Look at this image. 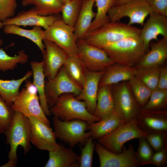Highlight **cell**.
Here are the masks:
<instances>
[{
  "mask_svg": "<svg viewBox=\"0 0 167 167\" xmlns=\"http://www.w3.org/2000/svg\"><path fill=\"white\" fill-rule=\"evenodd\" d=\"M141 29L119 21L109 22L86 35L84 40L88 44L102 49L130 37H139Z\"/></svg>",
  "mask_w": 167,
  "mask_h": 167,
  "instance_id": "cell-1",
  "label": "cell"
},
{
  "mask_svg": "<svg viewBox=\"0 0 167 167\" xmlns=\"http://www.w3.org/2000/svg\"><path fill=\"white\" fill-rule=\"evenodd\" d=\"M49 110L51 114L63 121L79 119L89 123L101 120L88 110L84 102L78 100L71 93L59 96Z\"/></svg>",
  "mask_w": 167,
  "mask_h": 167,
  "instance_id": "cell-2",
  "label": "cell"
},
{
  "mask_svg": "<svg viewBox=\"0 0 167 167\" xmlns=\"http://www.w3.org/2000/svg\"><path fill=\"white\" fill-rule=\"evenodd\" d=\"M102 49L114 63L130 66L136 65L147 52L139 37L126 38Z\"/></svg>",
  "mask_w": 167,
  "mask_h": 167,
  "instance_id": "cell-3",
  "label": "cell"
},
{
  "mask_svg": "<svg viewBox=\"0 0 167 167\" xmlns=\"http://www.w3.org/2000/svg\"><path fill=\"white\" fill-rule=\"evenodd\" d=\"M4 134L6 143L10 146L8 157L10 159L17 160V151L20 146L26 154L30 148L31 127L29 120L21 113L15 111L11 122Z\"/></svg>",
  "mask_w": 167,
  "mask_h": 167,
  "instance_id": "cell-4",
  "label": "cell"
},
{
  "mask_svg": "<svg viewBox=\"0 0 167 167\" xmlns=\"http://www.w3.org/2000/svg\"><path fill=\"white\" fill-rule=\"evenodd\" d=\"M146 133L138 126L135 118L123 123L112 131L98 139L97 142L113 152L121 153L124 144L134 139L145 137Z\"/></svg>",
  "mask_w": 167,
  "mask_h": 167,
  "instance_id": "cell-5",
  "label": "cell"
},
{
  "mask_svg": "<svg viewBox=\"0 0 167 167\" xmlns=\"http://www.w3.org/2000/svg\"><path fill=\"white\" fill-rule=\"evenodd\" d=\"M25 82V87L19 92L12 105L13 109L28 118H37L50 126L49 121L41 106L36 88L29 79Z\"/></svg>",
  "mask_w": 167,
  "mask_h": 167,
  "instance_id": "cell-6",
  "label": "cell"
},
{
  "mask_svg": "<svg viewBox=\"0 0 167 167\" xmlns=\"http://www.w3.org/2000/svg\"><path fill=\"white\" fill-rule=\"evenodd\" d=\"M53 125L56 139L67 144L71 148L86 141L91 136L90 131L86 132L88 124L84 121L74 119L63 121L54 117Z\"/></svg>",
  "mask_w": 167,
  "mask_h": 167,
  "instance_id": "cell-7",
  "label": "cell"
},
{
  "mask_svg": "<svg viewBox=\"0 0 167 167\" xmlns=\"http://www.w3.org/2000/svg\"><path fill=\"white\" fill-rule=\"evenodd\" d=\"M112 85L115 112L126 122L135 118L141 107L136 101L128 82Z\"/></svg>",
  "mask_w": 167,
  "mask_h": 167,
  "instance_id": "cell-8",
  "label": "cell"
},
{
  "mask_svg": "<svg viewBox=\"0 0 167 167\" xmlns=\"http://www.w3.org/2000/svg\"><path fill=\"white\" fill-rule=\"evenodd\" d=\"M152 12L145 0H131L111 7L108 16L111 22L118 21L124 17H127L129 19V25L138 24L143 26L146 18Z\"/></svg>",
  "mask_w": 167,
  "mask_h": 167,
  "instance_id": "cell-9",
  "label": "cell"
},
{
  "mask_svg": "<svg viewBox=\"0 0 167 167\" xmlns=\"http://www.w3.org/2000/svg\"><path fill=\"white\" fill-rule=\"evenodd\" d=\"M43 37L44 40L55 43L69 56L77 55V39L74 28L66 24L62 18L44 30Z\"/></svg>",
  "mask_w": 167,
  "mask_h": 167,
  "instance_id": "cell-10",
  "label": "cell"
},
{
  "mask_svg": "<svg viewBox=\"0 0 167 167\" xmlns=\"http://www.w3.org/2000/svg\"><path fill=\"white\" fill-rule=\"evenodd\" d=\"M77 56L88 70L105 71L114 63L104 50L88 44L84 39L77 40Z\"/></svg>",
  "mask_w": 167,
  "mask_h": 167,
  "instance_id": "cell-11",
  "label": "cell"
},
{
  "mask_svg": "<svg viewBox=\"0 0 167 167\" xmlns=\"http://www.w3.org/2000/svg\"><path fill=\"white\" fill-rule=\"evenodd\" d=\"M82 87L69 76L63 66L52 79L45 81L46 98L49 108L55 104L61 95L71 93L77 96Z\"/></svg>",
  "mask_w": 167,
  "mask_h": 167,
  "instance_id": "cell-12",
  "label": "cell"
},
{
  "mask_svg": "<svg viewBox=\"0 0 167 167\" xmlns=\"http://www.w3.org/2000/svg\"><path fill=\"white\" fill-rule=\"evenodd\" d=\"M95 150L99 158L101 167H137L139 165L135 156L134 146L130 144L127 148L124 146L122 152L116 153L111 152L98 143Z\"/></svg>",
  "mask_w": 167,
  "mask_h": 167,
  "instance_id": "cell-13",
  "label": "cell"
},
{
  "mask_svg": "<svg viewBox=\"0 0 167 167\" xmlns=\"http://www.w3.org/2000/svg\"><path fill=\"white\" fill-rule=\"evenodd\" d=\"M31 127L30 142L37 148L48 151L57 149L59 145L50 126L37 118H28Z\"/></svg>",
  "mask_w": 167,
  "mask_h": 167,
  "instance_id": "cell-14",
  "label": "cell"
},
{
  "mask_svg": "<svg viewBox=\"0 0 167 167\" xmlns=\"http://www.w3.org/2000/svg\"><path fill=\"white\" fill-rule=\"evenodd\" d=\"M45 50L43 54V69L45 77L53 79L64 66L69 56L67 54L54 43L44 40Z\"/></svg>",
  "mask_w": 167,
  "mask_h": 167,
  "instance_id": "cell-15",
  "label": "cell"
},
{
  "mask_svg": "<svg viewBox=\"0 0 167 167\" xmlns=\"http://www.w3.org/2000/svg\"><path fill=\"white\" fill-rule=\"evenodd\" d=\"M61 18L59 14L48 16L39 15L34 6L28 10L19 12L12 17L3 21L2 23L3 25L11 24L19 26H40L46 29Z\"/></svg>",
  "mask_w": 167,
  "mask_h": 167,
  "instance_id": "cell-16",
  "label": "cell"
},
{
  "mask_svg": "<svg viewBox=\"0 0 167 167\" xmlns=\"http://www.w3.org/2000/svg\"><path fill=\"white\" fill-rule=\"evenodd\" d=\"M149 16L141 29L139 36L147 52L149 50L150 41L157 40L158 36L167 38V16L153 12Z\"/></svg>",
  "mask_w": 167,
  "mask_h": 167,
  "instance_id": "cell-17",
  "label": "cell"
},
{
  "mask_svg": "<svg viewBox=\"0 0 167 167\" xmlns=\"http://www.w3.org/2000/svg\"><path fill=\"white\" fill-rule=\"evenodd\" d=\"M105 71H92L85 69L84 84L80 93L76 96L78 100L85 103L87 109L93 114L96 107L99 82Z\"/></svg>",
  "mask_w": 167,
  "mask_h": 167,
  "instance_id": "cell-18",
  "label": "cell"
},
{
  "mask_svg": "<svg viewBox=\"0 0 167 167\" xmlns=\"http://www.w3.org/2000/svg\"><path fill=\"white\" fill-rule=\"evenodd\" d=\"M139 128L148 132L167 131V110L151 111L141 109L135 118Z\"/></svg>",
  "mask_w": 167,
  "mask_h": 167,
  "instance_id": "cell-19",
  "label": "cell"
},
{
  "mask_svg": "<svg viewBox=\"0 0 167 167\" xmlns=\"http://www.w3.org/2000/svg\"><path fill=\"white\" fill-rule=\"evenodd\" d=\"M167 58V38L162 37L153 43L150 50L146 52L136 65L137 69L161 67Z\"/></svg>",
  "mask_w": 167,
  "mask_h": 167,
  "instance_id": "cell-20",
  "label": "cell"
},
{
  "mask_svg": "<svg viewBox=\"0 0 167 167\" xmlns=\"http://www.w3.org/2000/svg\"><path fill=\"white\" fill-rule=\"evenodd\" d=\"M137 69L134 66L114 63L105 71L99 84V87L112 85L128 81L135 76Z\"/></svg>",
  "mask_w": 167,
  "mask_h": 167,
  "instance_id": "cell-21",
  "label": "cell"
},
{
  "mask_svg": "<svg viewBox=\"0 0 167 167\" xmlns=\"http://www.w3.org/2000/svg\"><path fill=\"white\" fill-rule=\"evenodd\" d=\"M49 159L45 167H79V156L71 148L59 145L49 151Z\"/></svg>",
  "mask_w": 167,
  "mask_h": 167,
  "instance_id": "cell-22",
  "label": "cell"
},
{
  "mask_svg": "<svg viewBox=\"0 0 167 167\" xmlns=\"http://www.w3.org/2000/svg\"><path fill=\"white\" fill-rule=\"evenodd\" d=\"M95 0H82L80 10L74 27V32L77 40L84 39L95 17L93 11Z\"/></svg>",
  "mask_w": 167,
  "mask_h": 167,
  "instance_id": "cell-23",
  "label": "cell"
},
{
  "mask_svg": "<svg viewBox=\"0 0 167 167\" xmlns=\"http://www.w3.org/2000/svg\"><path fill=\"white\" fill-rule=\"evenodd\" d=\"M125 123L114 111L98 121L88 123V128L91 137L94 139H98L109 133Z\"/></svg>",
  "mask_w": 167,
  "mask_h": 167,
  "instance_id": "cell-24",
  "label": "cell"
},
{
  "mask_svg": "<svg viewBox=\"0 0 167 167\" xmlns=\"http://www.w3.org/2000/svg\"><path fill=\"white\" fill-rule=\"evenodd\" d=\"M114 111V103L111 85L99 87L96 108L93 115L101 119Z\"/></svg>",
  "mask_w": 167,
  "mask_h": 167,
  "instance_id": "cell-25",
  "label": "cell"
},
{
  "mask_svg": "<svg viewBox=\"0 0 167 167\" xmlns=\"http://www.w3.org/2000/svg\"><path fill=\"white\" fill-rule=\"evenodd\" d=\"M3 32L6 34L18 35L26 38L35 43L39 48L42 54L45 50L43 42V31L41 27L34 26L31 29H26L14 24L3 25Z\"/></svg>",
  "mask_w": 167,
  "mask_h": 167,
  "instance_id": "cell-26",
  "label": "cell"
},
{
  "mask_svg": "<svg viewBox=\"0 0 167 167\" xmlns=\"http://www.w3.org/2000/svg\"><path fill=\"white\" fill-rule=\"evenodd\" d=\"M30 65L32 72L33 84L36 88L42 109L46 116L51 115L45 96V76L42 61H32Z\"/></svg>",
  "mask_w": 167,
  "mask_h": 167,
  "instance_id": "cell-27",
  "label": "cell"
},
{
  "mask_svg": "<svg viewBox=\"0 0 167 167\" xmlns=\"http://www.w3.org/2000/svg\"><path fill=\"white\" fill-rule=\"evenodd\" d=\"M32 75V71H29L23 77L17 79H0V96L7 104L12 105L19 93L20 86Z\"/></svg>",
  "mask_w": 167,
  "mask_h": 167,
  "instance_id": "cell-28",
  "label": "cell"
},
{
  "mask_svg": "<svg viewBox=\"0 0 167 167\" xmlns=\"http://www.w3.org/2000/svg\"><path fill=\"white\" fill-rule=\"evenodd\" d=\"M63 66L71 78L83 87L85 82L86 68L77 55L69 56Z\"/></svg>",
  "mask_w": 167,
  "mask_h": 167,
  "instance_id": "cell-29",
  "label": "cell"
},
{
  "mask_svg": "<svg viewBox=\"0 0 167 167\" xmlns=\"http://www.w3.org/2000/svg\"><path fill=\"white\" fill-rule=\"evenodd\" d=\"M29 56L23 50L19 51L17 55H8L2 48H0V71L6 72L12 70L18 64H24L28 61Z\"/></svg>",
  "mask_w": 167,
  "mask_h": 167,
  "instance_id": "cell-30",
  "label": "cell"
},
{
  "mask_svg": "<svg viewBox=\"0 0 167 167\" xmlns=\"http://www.w3.org/2000/svg\"><path fill=\"white\" fill-rule=\"evenodd\" d=\"M128 82L136 101L142 108L148 102L152 90L135 76Z\"/></svg>",
  "mask_w": 167,
  "mask_h": 167,
  "instance_id": "cell-31",
  "label": "cell"
},
{
  "mask_svg": "<svg viewBox=\"0 0 167 167\" xmlns=\"http://www.w3.org/2000/svg\"><path fill=\"white\" fill-rule=\"evenodd\" d=\"M63 4L61 0H33L31 3L37 14L42 16L59 14Z\"/></svg>",
  "mask_w": 167,
  "mask_h": 167,
  "instance_id": "cell-32",
  "label": "cell"
},
{
  "mask_svg": "<svg viewBox=\"0 0 167 167\" xmlns=\"http://www.w3.org/2000/svg\"><path fill=\"white\" fill-rule=\"evenodd\" d=\"M112 2V0H95L97 12L88 33L110 22L108 12Z\"/></svg>",
  "mask_w": 167,
  "mask_h": 167,
  "instance_id": "cell-33",
  "label": "cell"
},
{
  "mask_svg": "<svg viewBox=\"0 0 167 167\" xmlns=\"http://www.w3.org/2000/svg\"><path fill=\"white\" fill-rule=\"evenodd\" d=\"M82 4V0H71L64 4L61 13L62 19L66 24L74 28Z\"/></svg>",
  "mask_w": 167,
  "mask_h": 167,
  "instance_id": "cell-34",
  "label": "cell"
},
{
  "mask_svg": "<svg viewBox=\"0 0 167 167\" xmlns=\"http://www.w3.org/2000/svg\"><path fill=\"white\" fill-rule=\"evenodd\" d=\"M167 90L156 88L152 91L147 104L141 109L151 111H162L167 110Z\"/></svg>",
  "mask_w": 167,
  "mask_h": 167,
  "instance_id": "cell-35",
  "label": "cell"
},
{
  "mask_svg": "<svg viewBox=\"0 0 167 167\" xmlns=\"http://www.w3.org/2000/svg\"><path fill=\"white\" fill-rule=\"evenodd\" d=\"M161 67L137 69L135 76L152 91L157 88Z\"/></svg>",
  "mask_w": 167,
  "mask_h": 167,
  "instance_id": "cell-36",
  "label": "cell"
},
{
  "mask_svg": "<svg viewBox=\"0 0 167 167\" xmlns=\"http://www.w3.org/2000/svg\"><path fill=\"white\" fill-rule=\"evenodd\" d=\"M139 145L135 152L136 160L139 166L146 165L151 158L154 151L145 137L139 139Z\"/></svg>",
  "mask_w": 167,
  "mask_h": 167,
  "instance_id": "cell-37",
  "label": "cell"
},
{
  "mask_svg": "<svg viewBox=\"0 0 167 167\" xmlns=\"http://www.w3.org/2000/svg\"><path fill=\"white\" fill-rule=\"evenodd\" d=\"M14 110L0 96V134H4L9 126Z\"/></svg>",
  "mask_w": 167,
  "mask_h": 167,
  "instance_id": "cell-38",
  "label": "cell"
},
{
  "mask_svg": "<svg viewBox=\"0 0 167 167\" xmlns=\"http://www.w3.org/2000/svg\"><path fill=\"white\" fill-rule=\"evenodd\" d=\"M91 136L86 140L85 146L81 148V155L79 156V167H91L93 159L95 142Z\"/></svg>",
  "mask_w": 167,
  "mask_h": 167,
  "instance_id": "cell-39",
  "label": "cell"
},
{
  "mask_svg": "<svg viewBox=\"0 0 167 167\" xmlns=\"http://www.w3.org/2000/svg\"><path fill=\"white\" fill-rule=\"evenodd\" d=\"M145 138L155 152L163 149L167 145V131L147 133Z\"/></svg>",
  "mask_w": 167,
  "mask_h": 167,
  "instance_id": "cell-40",
  "label": "cell"
},
{
  "mask_svg": "<svg viewBox=\"0 0 167 167\" xmlns=\"http://www.w3.org/2000/svg\"><path fill=\"white\" fill-rule=\"evenodd\" d=\"M17 0H0V20L3 22L15 15Z\"/></svg>",
  "mask_w": 167,
  "mask_h": 167,
  "instance_id": "cell-41",
  "label": "cell"
},
{
  "mask_svg": "<svg viewBox=\"0 0 167 167\" xmlns=\"http://www.w3.org/2000/svg\"><path fill=\"white\" fill-rule=\"evenodd\" d=\"M147 165H153L158 167H166L167 165V145L163 149L153 153Z\"/></svg>",
  "mask_w": 167,
  "mask_h": 167,
  "instance_id": "cell-42",
  "label": "cell"
},
{
  "mask_svg": "<svg viewBox=\"0 0 167 167\" xmlns=\"http://www.w3.org/2000/svg\"><path fill=\"white\" fill-rule=\"evenodd\" d=\"M152 12L167 16V0H145Z\"/></svg>",
  "mask_w": 167,
  "mask_h": 167,
  "instance_id": "cell-43",
  "label": "cell"
},
{
  "mask_svg": "<svg viewBox=\"0 0 167 167\" xmlns=\"http://www.w3.org/2000/svg\"><path fill=\"white\" fill-rule=\"evenodd\" d=\"M161 90H167V67H161L157 88Z\"/></svg>",
  "mask_w": 167,
  "mask_h": 167,
  "instance_id": "cell-44",
  "label": "cell"
},
{
  "mask_svg": "<svg viewBox=\"0 0 167 167\" xmlns=\"http://www.w3.org/2000/svg\"><path fill=\"white\" fill-rule=\"evenodd\" d=\"M17 160L10 159L9 161L4 165L0 167H15L17 165Z\"/></svg>",
  "mask_w": 167,
  "mask_h": 167,
  "instance_id": "cell-45",
  "label": "cell"
},
{
  "mask_svg": "<svg viewBox=\"0 0 167 167\" xmlns=\"http://www.w3.org/2000/svg\"><path fill=\"white\" fill-rule=\"evenodd\" d=\"M130 0H112L111 6L120 5Z\"/></svg>",
  "mask_w": 167,
  "mask_h": 167,
  "instance_id": "cell-46",
  "label": "cell"
},
{
  "mask_svg": "<svg viewBox=\"0 0 167 167\" xmlns=\"http://www.w3.org/2000/svg\"><path fill=\"white\" fill-rule=\"evenodd\" d=\"M33 0H21V4L23 6H26L29 5H31Z\"/></svg>",
  "mask_w": 167,
  "mask_h": 167,
  "instance_id": "cell-47",
  "label": "cell"
},
{
  "mask_svg": "<svg viewBox=\"0 0 167 167\" xmlns=\"http://www.w3.org/2000/svg\"><path fill=\"white\" fill-rule=\"evenodd\" d=\"M3 41L0 36V47H1L3 45Z\"/></svg>",
  "mask_w": 167,
  "mask_h": 167,
  "instance_id": "cell-48",
  "label": "cell"
},
{
  "mask_svg": "<svg viewBox=\"0 0 167 167\" xmlns=\"http://www.w3.org/2000/svg\"><path fill=\"white\" fill-rule=\"evenodd\" d=\"M61 0L62 2L64 4H65V3L69 2V1H70L71 0Z\"/></svg>",
  "mask_w": 167,
  "mask_h": 167,
  "instance_id": "cell-49",
  "label": "cell"
},
{
  "mask_svg": "<svg viewBox=\"0 0 167 167\" xmlns=\"http://www.w3.org/2000/svg\"><path fill=\"white\" fill-rule=\"evenodd\" d=\"M3 26L2 22L0 20V29L3 28Z\"/></svg>",
  "mask_w": 167,
  "mask_h": 167,
  "instance_id": "cell-50",
  "label": "cell"
}]
</instances>
